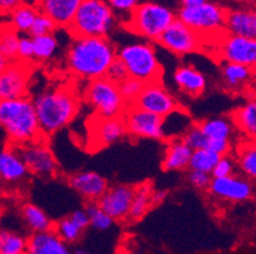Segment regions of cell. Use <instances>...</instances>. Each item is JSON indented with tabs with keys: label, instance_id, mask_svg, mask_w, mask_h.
<instances>
[{
	"label": "cell",
	"instance_id": "obj_1",
	"mask_svg": "<svg viewBox=\"0 0 256 254\" xmlns=\"http://www.w3.org/2000/svg\"><path fill=\"white\" fill-rule=\"evenodd\" d=\"M116 51L108 37H73L66 52L69 71L88 81L104 78L116 59Z\"/></svg>",
	"mask_w": 256,
	"mask_h": 254
},
{
	"label": "cell",
	"instance_id": "obj_2",
	"mask_svg": "<svg viewBox=\"0 0 256 254\" xmlns=\"http://www.w3.org/2000/svg\"><path fill=\"white\" fill-rule=\"evenodd\" d=\"M32 102L40 131L45 139L66 127L79 111V98L73 88L60 87L45 90Z\"/></svg>",
	"mask_w": 256,
	"mask_h": 254
},
{
	"label": "cell",
	"instance_id": "obj_3",
	"mask_svg": "<svg viewBox=\"0 0 256 254\" xmlns=\"http://www.w3.org/2000/svg\"><path fill=\"white\" fill-rule=\"evenodd\" d=\"M0 127L9 145L16 148L45 139L40 131L34 102L28 97L0 102Z\"/></svg>",
	"mask_w": 256,
	"mask_h": 254
},
{
	"label": "cell",
	"instance_id": "obj_4",
	"mask_svg": "<svg viewBox=\"0 0 256 254\" xmlns=\"http://www.w3.org/2000/svg\"><path fill=\"white\" fill-rule=\"evenodd\" d=\"M116 57L124 64L129 78L136 79L143 84L162 80L164 67L152 42L128 43L116 51Z\"/></svg>",
	"mask_w": 256,
	"mask_h": 254
},
{
	"label": "cell",
	"instance_id": "obj_5",
	"mask_svg": "<svg viewBox=\"0 0 256 254\" xmlns=\"http://www.w3.org/2000/svg\"><path fill=\"white\" fill-rule=\"evenodd\" d=\"M116 24V15L106 0H83L66 28L73 37H107Z\"/></svg>",
	"mask_w": 256,
	"mask_h": 254
},
{
	"label": "cell",
	"instance_id": "obj_6",
	"mask_svg": "<svg viewBox=\"0 0 256 254\" xmlns=\"http://www.w3.org/2000/svg\"><path fill=\"white\" fill-rule=\"evenodd\" d=\"M176 19L174 11L156 1H146L136 5L125 22V28L146 41L160 38L170 24Z\"/></svg>",
	"mask_w": 256,
	"mask_h": 254
},
{
	"label": "cell",
	"instance_id": "obj_7",
	"mask_svg": "<svg viewBox=\"0 0 256 254\" xmlns=\"http://www.w3.org/2000/svg\"><path fill=\"white\" fill-rule=\"evenodd\" d=\"M227 10L228 9L222 4L208 0L206 3L195 8H180L176 18L196 32L203 38L204 43H206V38H214V41H217L226 33Z\"/></svg>",
	"mask_w": 256,
	"mask_h": 254
},
{
	"label": "cell",
	"instance_id": "obj_8",
	"mask_svg": "<svg viewBox=\"0 0 256 254\" xmlns=\"http://www.w3.org/2000/svg\"><path fill=\"white\" fill-rule=\"evenodd\" d=\"M84 101L93 109L97 117H122L126 103L120 94L118 84L107 78L90 80L84 90Z\"/></svg>",
	"mask_w": 256,
	"mask_h": 254
},
{
	"label": "cell",
	"instance_id": "obj_9",
	"mask_svg": "<svg viewBox=\"0 0 256 254\" xmlns=\"http://www.w3.org/2000/svg\"><path fill=\"white\" fill-rule=\"evenodd\" d=\"M157 42L167 51L178 56L198 52L206 46L203 38L178 18L160 34Z\"/></svg>",
	"mask_w": 256,
	"mask_h": 254
},
{
	"label": "cell",
	"instance_id": "obj_10",
	"mask_svg": "<svg viewBox=\"0 0 256 254\" xmlns=\"http://www.w3.org/2000/svg\"><path fill=\"white\" fill-rule=\"evenodd\" d=\"M30 174L40 178H52L58 173V162L45 139L18 148Z\"/></svg>",
	"mask_w": 256,
	"mask_h": 254
},
{
	"label": "cell",
	"instance_id": "obj_11",
	"mask_svg": "<svg viewBox=\"0 0 256 254\" xmlns=\"http://www.w3.org/2000/svg\"><path fill=\"white\" fill-rule=\"evenodd\" d=\"M216 45L220 61L245 65L255 69L256 39L224 33L216 41Z\"/></svg>",
	"mask_w": 256,
	"mask_h": 254
},
{
	"label": "cell",
	"instance_id": "obj_12",
	"mask_svg": "<svg viewBox=\"0 0 256 254\" xmlns=\"http://www.w3.org/2000/svg\"><path fill=\"white\" fill-rule=\"evenodd\" d=\"M126 134L136 139H164V118L150 112L128 106L122 115Z\"/></svg>",
	"mask_w": 256,
	"mask_h": 254
},
{
	"label": "cell",
	"instance_id": "obj_13",
	"mask_svg": "<svg viewBox=\"0 0 256 254\" xmlns=\"http://www.w3.org/2000/svg\"><path fill=\"white\" fill-rule=\"evenodd\" d=\"M132 106L150 112L153 115H157L162 118L180 109L178 99L170 93V90L164 88L162 81L144 84L143 90Z\"/></svg>",
	"mask_w": 256,
	"mask_h": 254
},
{
	"label": "cell",
	"instance_id": "obj_14",
	"mask_svg": "<svg viewBox=\"0 0 256 254\" xmlns=\"http://www.w3.org/2000/svg\"><path fill=\"white\" fill-rule=\"evenodd\" d=\"M32 64L9 62L0 73V102L28 97Z\"/></svg>",
	"mask_w": 256,
	"mask_h": 254
},
{
	"label": "cell",
	"instance_id": "obj_15",
	"mask_svg": "<svg viewBox=\"0 0 256 254\" xmlns=\"http://www.w3.org/2000/svg\"><path fill=\"white\" fill-rule=\"evenodd\" d=\"M208 191L216 199L227 202H245L254 195L252 181L237 174L212 178Z\"/></svg>",
	"mask_w": 256,
	"mask_h": 254
},
{
	"label": "cell",
	"instance_id": "obj_16",
	"mask_svg": "<svg viewBox=\"0 0 256 254\" xmlns=\"http://www.w3.org/2000/svg\"><path fill=\"white\" fill-rule=\"evenodd\" d=\"M134 196V187L129 185H115L107 188L97 205L114 221H122L129 218L130 206Z\"/></svg>",
	"mask_w": 256,
	"mask_h": 254
},
{
	"label": "cell",
	"instance_id": "obj_17",
	"mask_svg": "<svg viewBox=\"0 0 256 254\" xmlns=\"http://www.w3.org/2000/svg\"><path fill=\"white\" fill-rule=\"evenodd\" d=\"M90 140L94 150H100L104 146L112 145L126 135L122 117L102 118L96 116V117H93L92 122H90Z\"/></svg>",
	"mask_w": 256,
	"mask_h": 254
},
{
	"label": "cell",
	"instance_id": "obj_18",
	"mask_svg": "<svg viewBox=\"0 0 256 254\" xmlns=\"http://www.w3.org/2000/svg\"><path fill=\"white\" fill-rule=\"evenodd\" d=\"M28 174L18 148L8 145L0 149V182L3 185H22L28 178Z\"/></svg>",
	"mask_w": 256,
	"mask_h": 254
},
{
	"label": "cell",
	"instance_id": "obj_19",
	"mask_svg": "<svg viewBox=\"0 0 256 254\" xmlns=\"http://www.w3.org/2000/svg\"><path fill=\"white\" fill-rule=\"evenodd\" d=\"M68 182L87 202H97L110 187L107 179L96 172H76L69 177Z\"/></svg>",
	"mask_w": 256,
	"mask_h": 254
},
{
	"label": "cell",
	"instance_id": "obj_20",
	"mask_svg": "<svg viewBox=\"0 0 256 254\" xmlns=\"http://www.w3.org/2000/svg\"><path fill=\"white\" fill-rule=\"evenodd\" d=\"M224 32L232 36L256 39V13L254 8L227 10Z\"/></svg>",
	"mask_w": 256,
	"mask_h": 254
},
{
	"label": "cell",
	"instance_id": "obj_21",
	"mask_svg": "<svg viewBox=\"0 0 256 254\" xmlns=\"http://www.w3.org/2000/svg\"><path fill=\"white\" fill-rule=\"evenodd\" d=\"M83 0H42L38 5L40 13L54 20L56 27L68 28Z\"/></svg>",
	"mask_w": 256,
	"mask_h": 254
},
{
	"label": "cell",
	"instance_id": "obj_22",
	"mask_svg": "<svg viewBox=\"0 0 256 254\" xmlns=\"http://www.w3.org/2000/svg\"><path fill=\"white\" fill-rule=\"evenodd\" d=\"M27 254H72L69 246L52 229L27 238Z\"/></svg>",
	"mask_w": 256,
	"mask_h": 254
},
{
	"label": "cell",
	"instance_id": "obj_23",
	"mask_svg": "<svg viewBox=\"0 0 256 254\" xmlns=\"http://www.w3.org/2000/svg\"><path fill=\"white\" fill-rule=\"evenodd\" d=\"M174 80L178 89L190 97H199L206 90V79L192 65H181L174 70Z\"/></svg>",
	"mask_w": 256,
	"mask_h": 254
},
{
	"label": "cell",
	"instance_id": "obj_24",
	"mask_svg": "<svg viewBox=\"0 0 256 254\" xmlns=\"http://www.w3.org/2000/svg\"><path fill=\"white\" fill-rule=\"evenodd\" d=\"M192 150L181 139L170 140L164 150L162 168L167 172H181L188 168Z\"/></svg>",
	"mask_w": 256,
	"mask_h": 254
},
{
	"label": "cell",
	"instance_id": "obj_25",
	"mask_svg": "<svg viewBox=\"0 0 256 254\" xmlns=\"http://www.w3.org/2000/svg\"><path fill=\"white\" fill-rule=\"evenodd\" d=\"M231 122L241 134L248 140H254L256 136V102L254 98L248 99L245 104L240 106L232 113Z\"/></svg>",
	"mask_w": 256,
	"mask_h": 254
},
{
	"label": "cell",
	"instance_id": "obj_26",
	"mask_svg": "<svg viewBox=\"0 0 256 254\" xmlns=\"http://www.w3.org/2000/svg\"><path fill=\"white\" fill-rule=\"evenodd\" d=\"M254 71L255 69L245 65L231 62H223L222 65V78L228 89L241 90L248 88L254 80Z\"/></svg>",
	"mask_w": 256,
	"mask_h": 254
},
{
	"label": "cell",
	"instance_id": "obj_27",
	"mask_svg": "<svg viewBox=\"0 0 256 254\" xmlns=\"http://www.w3.org/2000/svg\"><path fill=\"white\" fill-rule=\"evenodd\" d=\"M20 215L24 221L26 227L28 228L32 234L51 230L54 221L48 218V214L41 207L34 204H24L20 207Z\"/></svg>",
	"mask_w": 256,
	"mask_h": 254
},
{
	"label": "cell",
	"instance_id": "obj_28",
	"mask_svg": "<svg viewBox=\"0 0 256 254\" xmlns=\"http://www.w3.org/2000/svg\"><path fill=\"white\" fill-rule=\"evenodd\" d=\"M208 141H231L234 135V125L231 120L224 117L210 118L198 123Z\"/></svg>",
	"mask_w": 256,
	"mask_h": 254
},
{
	"label": "cell",
	"instance_id": "obj_29",
	"mask_svg": "<svg viewBox=\"0 0 256 254\" xmlns=\"http://www.w3.org/2000/svg\"><path fill=\"white\" fill-rule=\"evenodd\" d=\"M153 188L150 182H144L142 185L134 187V196L132 200V206L129 211V220L138 221L146 216V214L152 207L150 197H152Z\"/></svg>",
	"mask_w": 256,
	"mask_h": 254
},
{
	"label": "cell",
	"instance_id": "obj_30",
	"mask_svg": "<svg viewBox=\"0 0 256 254\" xmlns=\"http://www.w3.org/2000/svg\"><path fill=\"white\" fill-rule=\"evenodd\" d=\"M37 14H38V9L36 6L30 5L27 3H22L10 13V15H9L10 17V23L9 24L18 33L20 32L26 33V32H30V29H31Z\"/></svg>",
	"mask_w": 256,
	"mask_h": 254
},
{
	"label": "cell",
	"instance_id": "obj_31",
	"mask_svg": "<svg viewBox=\"0 0 256 254\" xmlns=\"http://www.w3.org/2000/svg\"><path fill=\"white\" fill-rule=\"evenodd\" d=\"M0 254H27V238L17 232L0 229Z\"/></svg>",
	"mask_w": 256,
	"mask_h": 254
},
{
	"label": "cell",
	"instance_id": "obj_32",
	"mask_svg": "<svg viewBox=\"0 0 256 254\" xmlns=\"http://www.w3.org/2000/svg\"><path fill=\"white\" fill-rule=\"evenodd\" d=\"M237 164L242 172V176L250 181L256 178V149L254 140L246 141L245 145L237 153Z\"/></svg>",
	"mask_w": 256,
	"mask_h": 254
},
{
	"label": "cell",
	"instance_id": "obj_33",
	"mask_svg": "<svg viewBox=\"0 0 256 254\" xmlns=\"http://www.w3.org/2000/svg\"><path fill=\"white\" fill-rule=\"evenodd\" d=\"M20 34L10 24L0 25V53L9 62L17 61V48Z\"/></svg>",
	"mask_w": 256,
	"mask_h": 254
},
{
	"label": "cell",
	"instance_id": "obj_34",
	"mask_svg": "<svg viewBox=\"0 0 256 254\" xmlns=\"http://www.w3.org/2000/svg\"><path fill=\"white\" fill-rule=\"evenodd\" d=\"M220 155L208 150V149H199V150H192L188 168L190 171H199L204 173L212 174L216 164L220 160Z\"/></svg>",
	"mask_w": 256,
	"mask_h": 254
},
{
	"label": "cell",
	"instance_id": "obj_35",
	"mask_svg": "<svg viewBox=\"0 0 256 254\" xmlns=\"http://www.w3.org/2000/svg\"><path fill=\"white\" fill-rule=\"evenodd\" d=\"M34 59L37 61H48L58 50V38L55 34L32 37Z\"/></svg>",
	"mask_w": 256,
	"mask_h": 254
},
{
	"label": "cell",
	"instance_id": "obj_36",
	"mask_svg": "<svg viewBox=\"0 0 256 254\" xmlns=\"http://www.w3.org/2000/svg\"><path fill=\"white\" fill-rule=\"evenodd\" d=\"M52 230L59 235V238L62 241H64L65 243H76L79 241V238L82 237L83 230L72 220L70 218H64L62 220H59L58 223L54 224Z\"/></svg>",
	"mask_w": 256,
	"mask_h": 254
},
{
	"label": "cell",
	"instance_id": "obj_37",
	"mask_svg": "<svg viewBox=\"0 0 256 254\" xmlns=\"http://www.w3.org/2000/svg\"><path fill=\"white\" fill-rule=\"evenodd\" d=\"M84 210L88 218H90V227L94 228L96 230H100V232L110 229L114 220L100 209L97 202H87V206H86Z\"/></svg>",
	"mask_w": 256,
	"mask_h": 254
},
{
	"label": "cell",
	"instance_id": "obj_38",
	"mask_svg": "<svg viewBox=\"0 0 256 254\" xmlns=\"http://www.w3.org/2000/svg\"><path fill=\"white\" fill-rule=\"evenodd\" d=\"M143 87L144 84L134 78H126L122 83L118 84V90H120L121 97L126 103V106H132L136 103V98L143 90Z\"/></svg>",
	"mask_w": 256,
	"mask_h": 254
},
{
	"label": "cell",
	"instance_id": "obj_39",
	"mask_svg": "<svg viewBox=\"0 0 256 254\" xmlns=\"http://www.w3.org/2000/svg\"><path fill=\"white\" fill-rule=\"evenodd\" d=\"M181 140H182L184 143H185L188 148L192 149V150L206 149V145H208V139H206V135L203 134V131L200 130L198 123L190 126L188 131L182 135Z\"/></svg>",
	"mask_w": 256,
	"mask_h": 254
},
{
	"label": "cell",
	"instance_id": "obj_40",
	"mask_svg": "<svg viewBox=\"0 0 256 254\" xmlns=\"http://www.w3.org/2000/svg\"><path fill=\"white\" fill-rule=\"evenodd\" d=\"M56 28V24L54 23V20L51 19V18H48V15H45V14L40 13L38 11L36 19H34V24H32L28 33L31 34V37L54 34V32H55Z\"/></svg>",
	"mask_w": 256,
	"mask_h": 254
},
{
	"label": "cell",
	"instance_id": "obj_41",
	"mask_svg": "<svg viewBox=\"0 0 256 254\" xmlns=\"http://www.w3.org/2000/svg\"><path fill=\"white\" fill-rule=\"evenodd\" d=\"M234 168L236 163L234 159L230 155H223L220 158L218 163L216 164L214 169L212 171V178H222V177H228L234 174Z\"/></svg>",
	"mask_w": 256,
	"mask_h": 254
},
{
	"label": "cell",
	"instance_id": "obj_42",
	"mask_svg": "<svg viewBox=\"0 0 256 254\" xmlns=\"http://www.w3.org/2000/svg\"><path fill=\"white\" fill-rule=\"evenodd\" d=\"M34 60V43H32V37H20L17 48V61L31 64Z\"/></svg>",
	"mask_w": 256,
	"mask_h": 254
},
{
	"label": "cell",
	"instance_id": "obj_43",
	"mask_svg": "<svg viewBox=\"0 0 256 254\" xmlns=\"http://www.w3.org/2000/svg\"><path fill=\"white\" fill-rule=\"evenodd\" d=\"M104 78H107L110 81H112V83L118 85V84L122 83L125 79L129 78V76H128L126 69H125L124 64L116 57L112 61V64H111L110 66H108V69H107Z\"/></svg>",
	"mask_w": 256,
	"mask_h": 254
},
{
	"label": "cell",
	"instance_id": "obj_44",
	"mask_svg": "<svg viewBox=\"0 0 256 254\" xmlns=\"http://www.w3.org/2000/svg\"><path fill=\"white\" fill-rule=\"evenodd\" d=\"M106 1L114 13H118L120 15L128 14V17L139 4V0H106Z\"/></svg>",
	"mask_w": 256,
	"mask_h": 254
},
{
	"label": "cell",
	"instance_id": "obj_45",
	"mask_svg": "<svg viewBox=\"0 0 256 254\" xmlns=\"http://www.w3.org/2000/svg\"><path fill=\"white\" fill-rule=\"evenodd\" d=\"M188 181L194 186L195 188H199V190H208L209 183L212 181V176L208 173H204V172L199 171H190L188 173Z\"/></svg>",
	"mask_w": 256,
	"mask_h": 254
},
{
	"label": "cell",
	"instance_id": "obj_46",
	"mask_svg": "<svg viewBox=\"0 0 256 254\" xmlns=\"http://www.w3.org/2000/svg\"><path fill=\"white\" fill-rule=\"evenodd\" d=\"M69 218H70L72 220H73L74 223H76V225L83 230V232L90 227V218H88L86 210L83 209L76 210L74 213H72L70 215H69Z\"/></svg>",
	"mask_w": 256,
	"mask_h": 254
},
{
	"label": "cell",
	"instance_id": "obj_47",
	"mask_svg": "<svg viewBox=\"0 0 256 254\" xmlns=\"http://www.w3.org/2000/svg\"><path fill=\"white\" fill-rule=\"evenodd\" d=\"M23 3V0H0V15H10L17 6Z\"/></svg>",
	"mask_w": 256,
	"mask_h": 254
},
{
	"label": "cell",
	"instance_id": "obj_48",
	"mask_svg": "<svg viewBox=\"0 0 256 254\" xmlns=\"http://www.w3.org/2000/svg\"><path fill=\"white\" fill-rule=\"evenodd\" d=\"M167 192L166 191H154L152 192V197H150V202H152V206H156V205H160L166 200Z\"/></svg>",
	"mask_w": 256,
	"mask_h": 254
},
{
	"label": "cell",
	"instance_id": "obj_49",
	"mask_svg": "<svg viewBox=\"0 0 256 254\" xmlns=\"http://www.w3.org/2000/svg\"><path fill=\"white\" fill-rule=\"evenodd\" d=\"M208 0H180L181 8H195L206 3Z\"/></svg>",
	"mask_w": 256,
	"mask_h": 254
},
{
	"label": "cell",
	"instance_id": "obj_50",
	"mask_svg": "<svg viewBox=\"0 0 256 254\" xmlns=\"http://www.w3.org/2000/svg\"><path fill=\"white\" fill-rule=\"evenodd\" d=\"M8 64H9L8 60H6V57H4V56L0 53V73H2V71H3L6 66H8Z\"/></svg>",
	"mask_w": 256,
	"mask_h": 254
},
{
	"label": "cell",
	"instance_id": "obj_51",
	"mask_svg": "<svg viewBox=\"0 0 256 254\" xmlns=\"http://www.w3.org/2000/svg\"><path fill=\"white\" fill-rule=\"evenodd\" d=\"M23 3H27L30 5H34L36 8H38V5L42 3V0H23Z\"/></svg>",
	"mask_w": 256,
	"mask_h": 254
},
{
	"label": "cell",
	"instance_id": "obj_52",
	"mask_svg": "<svg viewBox=\"0 0 256 254\" xmlns=\"http://www.w3.org/2000/svg\"><path fill=\"white\" fill-rule=\"evenodd\" d=\"M237 1H241V3L246 4V5H254L255 4V0H237Z\"/></svg>",
	"mask_w": 256,
	"mask_h": 254
},
{
	"label": "cell",
	"instance_id": "obj_53",
	"mask_svg": "<svg viewBox=\"0 0 256 254\" xmlns=\"http://www.w3.org/2000/svg\"><path fill=\"white\" fill-rule=\"evenodd\" d=\"M4 193H6V187H4V185L0 182V199L3 197Z\"/></svg>",
	"mask_w": 256,
	"mask_h": 254
},
{
	"label": "cell",
	"instance_id": "obj_54",
	"mask_svg": "<svg viewBox=\"0 0 256 254\" xmlns=\"http://www.w3.org/2000/svg\"><path fill=\"white\" fill-rule=\"evenodd\" d=\"M118 254H132L129 251H126V249H120V251L118 252Z\"/></svg>",
	"mask_w": 256,
	"mask_h": 254
},
{
	"label": "cell",
	"instance_id": "obj_55",
	"mask_svg": "<svg viewBox=\"0 0 256 254\" xmlns=\"http://www.w3.org/2000/svg\"><path fill=\"white\" fill-rule=\"evenodd\" d=\"M2 218H3V206L0 205V221H2Z\"/></svg>",
	"mask_w": 256,
	"mask_h": 254
},
{
	"label": "cell",
	"instance_id": "obj_56",
	"mask_svg": "<svg viewBox=\"0 0 256 254\" xmlns=\"http://www.w3.org/2000/svg\"><path fill=\"white\" fill-rule=\"evenodd\" d=\"M76 254H90V253H88V252H86V251H78V252H76Z\"/></svg>",
	"mask_w": 256,
	"mask_h": 254
}]
</instances>
